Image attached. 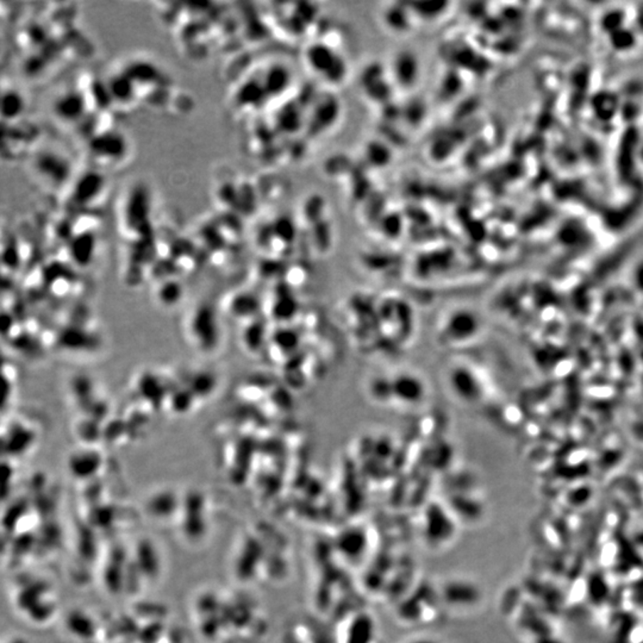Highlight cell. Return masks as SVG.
Returning <instances> with one entry per match:
<instances>
[{
    "label": "cell",
    "instance_id": "cell-1",
    "mask_svg": "<svg viewBox=\"0 0 643 643\" xmlns=\"http://www.w3.org/2000/svg\"><path fill=\"white\" fill-rule=\"evenodd\" d=\"M629 279L634 292L643 298V255L637 257L632 263Z\"/></svg>",
    "mask_w": 643,
    "mask_h": 643
}]
</instances>
